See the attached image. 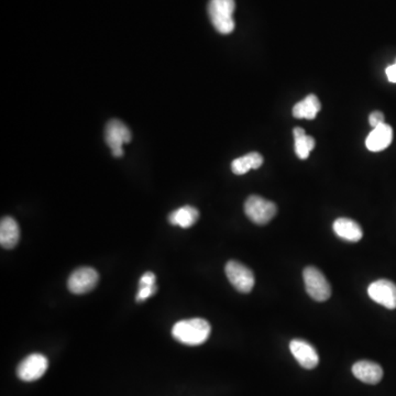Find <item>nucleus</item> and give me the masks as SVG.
Here are the masks:
<instances>
[{"label": "nucleus", "mask_w": 396, "mask_h": 396, "mask_svg": "<svg viewBox=\"0 0 396 396\" xmlns=\"http://www.w3.org/2000/svg\"><path fill=\"white\" fill-rule=\"evenodd\" d=\"M211 327L207 320L203 318H192L176 322L172 328V336L187 346H199L207 342L211 336Z\"/></svg>", "instance_id": "nucleus-1"}, {"label": "nucleus", "mask_w": 396, "mask_h": 396, "mask_svg": "<svg viewBox=\"0 0 396 396\" xmlns=\"http://www.w3.org/2000/svg\"><path fill=\"white\" fill-rule=\"evenodd\" d=\"M235 0H211L208 4V15L211 23L218 33L221 35H229L235 30V23L233 20L235 13Z\"/></svg>", "instance_id": "nucleus-2"}, {"label": "nucleus", "mask_w": 396, "mask_h": 396, "mask_svg": "<svg viewBox=\"0 0 396 396\" xmlns=\"http://www.w3.org/2000/svg\"><path fill=\"white\" fill-rule=\"evenodd\" d=\"M307 294L317 302H325L332 295V287L317 267H307L303 272Z\"/></svg>", "instance_id": "nucleus-3"}, {"label": "nucleus", "mask_w": 396, "mask_h": 396, "mask_svg": "<svg viewBox=\"0 0 396 396\" xmlns=\"http://www.w3.org/2000/svg\"><path fill=\"white\" fill-rule=\"evenodd\" d=\"M245 213L252 223L265 225L276 215L277 208L273 202L257 195H251L245 203Z\"/></svg>", "instance_id": "nucleus-4"}, {"label": "nucleus", "mask_w": 396, "mask_h": 396, "mask_svg": "<svg viewBox=\"0 0 396 396\" xmlns=\"http://www.w3.org/2000/svg\"><path fill=\"white\" fill-rule=\"evenodd\" d=\"M105 139H106L109 148L112 150V156L116 158H122L124 156L122 146L132 141V132L124 122L114 119L107 124Z\"/></svg>", "instance_id": "nucleus-5"}, {"label": "nucleus", "mask_w": 396, "mask_h": 396, "mask_svg": "<svg viewBox=\"0 0 396 396\" xmlns=\"http://www.w3.org/2000/svg\"><path fill=\"white\" fill-rule=\"evenodd\" d=\"M226 275L238 292L249 293L255 286V275L249 267L238 261H229L225 267Z\"/></svg>", "instance_id": "nucleus-6"}, {"label": "nucleus", "mask_w": 396, "mask_h": 396, "mask_svg": "<svg viewBox=\"0 0 396 396\" xmlns=\"http://www.w3.org/2000/svg\"><path fill=\"white\" fill-rule=\"evenodd\" d=\"M49 361L47 356L41 354H33L20 362L17 368V375L25 382L37 381L47 372Z\"/></svg>", "instance_id": "nucleus-7"}, {"label": "nucleus", "mask_w": 396, "mask_h": 396, "mask_svg": "<svg viewBox=\"0 0 396 396\" xmlns=\"http://www.w3.org/2000/svg\"><path fill=\"white\" fill-rule=\"evenodd\" d=\"M99 281L98 272L89 267H79L69 277L67 286L73 294H85L94 290Z\"/></svg>", "instance_id": "nucleus-8"}, {"label": "nucleus", "mask_w": 396, "mask_h": 396, "mask_svg": "<svg viewBox=\"0 0 396 396\" xmlns=\"http://www.w3.org/2000/svg\"><path fill=\"white\" fill-rule=\"evenodd\" d=\"M368 294L371 300L382 306L395 310L396 308V285L389 280H378L370 284Z\"/></svg>", "instance_id": "nucleus-9"}, {"label": "nucleus", "mask_w": 396, "mask_h": 396, "mask_svg": "<svg viewBox=\"0 0 396 396\" xmlns=\"http://www.w3.org/2000/svg\"><path fill=\"white\" fill-rule=\"evenodd\" d=\"M290 350L295 359L304 369H314L320 362V356H318L316 349L305 340H292L290 344Z\"/></svg>", "instance_id": "nucleus-10"}, {"label": "nucleus", "mask_w": 396, "mask_h": 396, "mask_svg": "<svg viewBox=\"0 0 396 396\" xmlns=\"http://www.w3.org/2000/svg\"><path fill=\"white\" fill-rule=\"evenodd\" d=\"M393 140V129L386 124L373 128L369 136H366V148L371 152H380L385 150Z\"/></svg>", "instance_id": "nucleus-11"}, {"label": "nucleus", "mask_w": 396, "mask_h": 396, "mask_svg": "<svg viewBox=\"0 0 396 396\" xmlns=\"http://www.w3.org/2000/svg\"><path fill=\"white\" fill-rule=\"evenodd\" d=\"M352 373L356 379L366 384H376L383 378V370L378 363L371 361H358L352 366Z\"/></svg>", "instance_id": "nucleus-12"}, {"label": "nucleus", "mask_w": 396, "mask_h": 396, "mask_svg": "<svg viewBox=\"0 0 396 396\" xmlns=\"http://www.w3.org/2000/svg\"><path fill=\"white\" fill-rule=\"evenodd\" d=\"M332 228L338 237L349 243H358L363 235L359 223L349 218H338L334 221Z\"/></svg>", "instance_id": "nucleus-13"}, {"label": "nucleus", "mask_w": 396, "mask_h": 396, "mask_svg": "<svg viewBox=\"0 0 396 396\" xmlns=\"http://www.w3.org/2000/svg\"><path fill=\"white\" fill-rule=\"evenodd\" d=\"M20 228L13 217H4L0 223V245L5 249H13L19 243Z\"/></svg>", "instance_id": "nucleus-14"}, {"label": "nucleus", "mask_w": 396, "mask_h": 396, "mask_svg": "<svg viewBox=\"0 0 396 396\" xmlns=\"http://www.w3.org/2000/svg\"><path fill=\"white\" fill-rule=\"evenodd\" d=\"M322 105L316 95L310 94L293 107V116L297 119H308L313 120L320 112Z\"/></svg>", "instance_id": "nucleus-15"}, {"label": "nucleus", "mask_w": 396, "mask_h": 396, "mask_svg": "<svg viewBox=\"0 0 396 396\" xmlns=\"http://www.w3.org/2000/svg\"><path fill=\"white\" fill-rule=\"evenodd\" d=\"M199 218V211L193 206H183L176 211H172L168 216V221L173 226L186 228L192 227Z\"/></svg>", "instance_id": "nucleus-16"}, {"label": "nucleus", "mask_w": 396, "mask_h": 396, "mask_svg": "<svg viewBox=\"0 0 396 396\" xmlns=\"http://www.w3.org/2000/svg\"><path fill=\"white\" fill-rule=\"evenodd\" d=\"M263 164V156L257 152H250L240 158H235L231 163V171L235 175H243L250 170H257Z\"/></svg>", "instance_id": "nucleus-17"}, {"label": "nucleus", "mask_w": 396, "mask_h": 396, "mask_svg": "<svg viewBox=\"0 0 396 396\" xmlns=\"http://www.w3.org/2000/svg\"><path fill=\"white\" fill-rule=\"evenodd\" d=\"M295 141V153L301 160H306L310 156V152L315 148V139L307 136L304 129L297 127L293 130Z\"/></svg>", "instance_id": "nucleus-18"}, {"label": "nucleus", "mask_w": 396, "mask_h": 396, "mask_svg": "<svg viewBox=\"0 0 396 396\" xmlns=\"http://www.w3.org/2000/svg\"><path fill=\"white\" fill-rule=\"evenodd\" d=\"M156 274L152 272H146L140 277L139 281L138 294H136V302H144L148 297L153 296L158 291L156 285Z\"/></svg>", "instance_id": "nucleus-19"}, {"label": "nucleus", "mask_w": 396, "mask_h": 396, "mask_svg": "<svg viewBox=\"0 0 396 396\" xmlns=\"http://www.w3.org/2000/svg\"><path fill=\"white\" fill-rule=\"evenodd\" d=\"M370 126L376 128L380 124H384V115L381 112H371L369 117Z\"/></svg>", "instance_id": "nucleus-20"}, {"label": "nucleus", "mask_w": 396, "mask_h": 396, "mask_svg": "<svg viewBox=\"0 0 396 396\" xmlns=\"http://www.w3.org/2000/svg\"><path fill=\"white\" fill-rule=\"evenodd\" d=\"M386 76L391 83H396V66L395 64L390 65L385 69Z\"/></svg>", "instance_id": "nucleus-21"}, {"label": "nucleus", "mask_w": 396, "mask_h": 396, "mask_svg": "<svg viewBox=\"0 0 396 396\" xmlns=\"http://www.w3.org/2000/svg\"><path fill=\"white\" fill-rule=\"evenodd\" d=\"M395 66H396V62H395Z\"/></svg>", "instance_id": "nucleus-22"}]
</instances>
